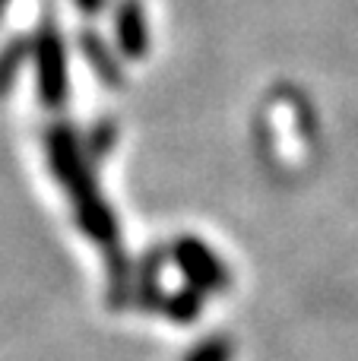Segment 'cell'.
Returning a JSON list of instances; mask_svg holds the SVG:
<instances>
[{"instance_id":"7a4b0ae2","label":"cell","mask_w":358,"mask_h":361,"mask_svg":"<svg viewBox=\"0 0 358 361\" xmlns=\"http://www.w3.org/2000/svg\"><path fill=\"white\" fill-rule=\"evenodd\" d=\"M32 76L38 105L63 111L70 99V48L54 16H44L32 32Z\"/></svg>"},{"instance_id":"ba28073f","label":"cell","mask_w":358,"mask_h":361,"mask_svg":"<svg viewBox=\"0 0 358 361\" xmlns=\"http://www.w3.org/2000/svg\"><path fill=\"white\" fill-rule=\"evenodd\" d=\"M25 63H32V38L13 35L0 44V99L13 92Z\"/></svg>"},{"instance_id":"30bf717a","label":"cell","mask_w":358,"mask_h":361,"mask_svg":"<svg viewBox=\"0 0 358 361\" xmlns=\"http://www.w3.org/2000/svg\"><path fill=\"white\" fill-rule=\"evenodd\" d=\"M82 143H86L89 159H92V162H99V159H105L108 152H111V146L118 143V127H114L108 118L95 121V124L86 130V137H82Z\"/></svg>"},{"instance_id":"9c48e42d","label":"cell","mask_w":358,"mask_h":361,"mask_svg":"<svg viewBox=\"0 0 358 361\" xmlns=\"http://www.w3.org/2000/svg\"><path fill=\"white\" fill-rule=\"evenodd\" d=\"M203 305H206V292H203V288H197V286H187V282H184V286L178 288V292H171L168 298H165L162 311H165V317H168L171 324L187 326V324H197V320H200Z\"/></svg>"},{"instance_id":"8fae6325","label":"cell","mask_w":358,"mask_h":361,"mask_svg":"<svg viewBox=\"0 0 358 361\" xmlns=\"http://www.w3.org/2000/svg\"><path fill=\"white\" fill-rule=\"evenodd\" d=\"M232 352L235 345L228 336H206L200 345H194L187 352L184 361H232Z\"/></svg>"},{"instance_id":"5b68a950","label":"cell","mask_w":358,"mask_h":361,"mask_svg":"<svg viewBox=\"0 0 358 361\" xmlns=\"http://www.w3.org/2000/svg\"><path fill=\"white\" fill-rule=\"evenodd\" d=\"M111 35L118 44L121 57L127 63L146 61L152 48L149 35V19H146V6L140 0H118L111 10Z\"/></svg>"},{"instance_id":"52a82bcc","label":"cell","mask_w":358,"mask_h":361,"mask_svg":"<svg viewBox=\"0 0 358 361\" xmlns=\"http://www.w3.org/2000/svg\"><path fill=\"white\" fill-rule=\"evenodd\" d=\"M168 260H171L168 247H152L137 260V305L143 311H156L168 298L162 292V273Z\"/></svg>"},{"instance_id":"6da1fadb","label":"cell","mask_w":358,"mask_h":361,"mask_svg":"<svg viewBox=\"0 0 358 361\" xmlns=\"http://www.w3.org/2000/svg\"><path fill=\"white\" fill-rule=\"evenodd\" d=\"M44 159L54 180L61 184L63 197L73 206V219L80 231L101 250L121 241V225L114 209L108 206L105 193L95 178L92 159L86 152L82 133L70 121L54 118L44 127Z\"/></svg>"},{"instance_id":"277c9868","label":"cell","mask_w":358,"mask_h":361,"mask_svg":"<svg viewBox=\"0 0 358 361\" xmlns=\"http://www.w3.org/2000/svg\"><path fill=\"white\" fill-rule=\"evenodd\" d=\"M76 48H80L82 61H86L89 73L108 89V92H121L127 86V70H124V57H121L118 44L108 42L99 29H80L76 35Z\"/></svg>"},{"instance_id":"7c38bea8","label":"cell","mask_w":358,"mask_h":361,"mask_svg":"<svg viewBox=\"0 0 358 361\" xmlns=\"http://www.w3.org/2000/svg\"><path fill=\"white\" fill-rule=\"evenodd\" d=\"M105 4H108V0H73V6H76V10H80L82 16H89V19H92V16H99V13L105 10Z\"/></svg>"},{"instance_id":"3957f363","label":"cell","mask_w":358,"mask_h":361,"mask_svg":"<svg viewBox=\"0 0 358 361\" xmlns=\"http://www.w3.org/2000/svg\"><path fill=\"white\" fill-rule=\"evenodd\" d=\"M168 254H171V263L178 267V273L184 276L187 286L203 288L206 295L226 292V288L232 286V273H228L226 260H222L203 238L178 235L175 241L168 244Z\"/></svg>"},{"instance_id":"8992f818","label":"cell","mask_w":358,"mask_h":361,"mask_svg":"<svg viewBox=\"0 0 358 361\" xmlns=\"http://www.w3.org/2000/svg\"><path fill=\"white\" fill-rule=\"evenodd\" d=\"M105 279H108V305L114 311L137 305V263L130 260L124 244L105 247Z\"/></svg>"},{"instance_id":"4fadbf2b","label":"cell","mask_w":358,"mask_h":361,"mask_svg":"<svg viewBox=\"0 0 358 361\" xmlns=\"http://www.w3.org/2000/svg\"><path fill=\"white\" fill-rule=\"evenodd\" d=\"M6 6H10V0H0V23H4V16H6Z\"/></svg>"}]
</instances>
